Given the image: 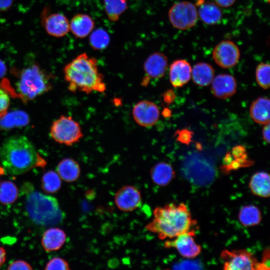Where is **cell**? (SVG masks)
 <instances>
[{
  "instance_id": "7",
  "label": "cell",
  "mask_w": 270,
  "mask_h": 270,
  "mask_svg": "<svg viewBox=\"0 0 270 270\" xmlns=\"http://www.w3.org/2000/svg\"><path fill=\"white\" fill-rule=\"evenodd\" d=\"M198 18L196 6L188 2H180L174 4L168 12V18L175 28L185 30L194 26Z\"/></svg>"
},
{
  "instance_id": "17",
  "label": "cell",
  "mask_w": 270,
  "mask_h": 270,
  "mask_svg": "<svg viewBox=\"0 0 270 270\" xmlns=\"http://www.w3.org/2000/svg\"><path fill=\"white\" fill-rule=\"evenodd\" d=\"M94 22L88 14H78L74 15L70 22V30L78 38H84L92 31Z\"/></svg>"
},
{
  "instance_id": "41",
  "label": "cell",
  "mask_w": 270,
  "mask_h": 270,
  "mask_svg": "<svg viewBox=\"0 0 270 270\" xmlns=\"http://www.w3.org/2000/svg\"><path fill=\"white\" fill-rule=\"evenodd\" d=\"M244 152L245 149L242 146H236L232 149V154L234 157L237 158L244 155Z\"/></svg>"
},
{
  "instance_id": "24",
  "label": "cell",
  "mask_w": 270,
  "mask_h": 270,
  "mask_svg": "<svg viewBox=\"0 0 270 270\" xmlns=\"http://www.w3.org/2000/svg\"><path fill=\"white\" fill-rule=\"evenodd\" d=\"M270 101L268 98L260 97L256 100L250 107V114L252 119L260 124L270 122Z\"/></svg>"
},
{
  "instance_id": "14",
  "label": "cell",
  "mask_w": 270,
  "mask_h": 270,
  "mask_svg": "<svg viewBox=\"0 0 270 270\" xmlns=\"http://www.w3.org/2000/svg\"><path fill=\"white\" fill-rule=\"evenodd\" d=\"M211 90L214 95L220 99L228 98L236 90V82L231 75L221 74L214 78L212 82Z\"/></svg>"
},
{
  "instance_id": "36",
  "label": "cell",
  "mask_w": 270,
  "mask_h": 270,
  "mask_svg": "<svg viewBox=\"0 0 270 270\" xmlns=\"http://www.w3.org/2000/svg\"><path fill=\"white\" fill-rule=\"evenodd\" d=\"M270 269V250H264L262 254L261 262H258L256 270H269Z\"/></svg>"
},
{
  "instance_id": "16",
  "label": "cell",
  "mask_w": 270,
  "mask_h": 270,
  "mask_svg": "<svg viewBox=\"0 0 270 270\" xmlns=\"http://www.w3.org/2000/svg\"><path fill=\"white\" fill-rule=\"evenodd\" d=\"M44 24L46 32L52 36L62 37L70 31L68 20L60 13L50 14L45 18Z\"/></svg>"
},
{
  "instance_id": "31",
  "label": "cell",
  "mask_w": 270,
  "mask_h": 270,
  "mask_svg": "<svg viewBox=\"0 0 270 270\" xmlns=\"http://www.w3.org/2000/svg\"><path fill=\"white\" fill-rule=\"evenodd\" d=\"M270 65L268 64L260 63L256 68V80L258 85L264 89L270 87Z\"/></svg>"
},
{
  "instance_id": "37",
  "label": "cell",
  "mask_w": 270,
  "mask_h": 270,
  "mask_svg": "<svg viewBox=\"0 0 270 270\" xmlns=\"http://www.w3.org/2000/svg\"><path fill=\"white\" fill-rule=\"evenodd\" d=\"M175 97L176 96L174 91L170 90L166 92L163 96L164 101L168 104L172 103Z\"/></svg>"
},
{
  "instance_id": "13",
  "label": "cell",
  "mask_w": 270,
  "mask_h": 270,
  "mask_svg": "<svg viewBox=\"0 0 270 270\" xmlns=\"http://www.w3.org/2000/svg\"><path fill=\"white\" fill-rule=\"evenodd\" d=\"M168 62L167 57L162 52H156L149 56L144 64L146 76L142 80V85L146 86L150 78H162L167 70Z\"/></svg>"
},
{
  "instance_id": "1",
  "label": "cell",
  "mask_w": 270,
  "mask_h": 270,
  "mask_svg": "<svg viewBox=\"0 0 270 270\" xmlns=\"http://www.w3.org/2000/svg\"><path fill=\"white\" fill-rule=\"evenodd\" d=\"M196 224L197 222L192 219L190 211L184 203L169 204L154 210V218L146 228L157 234L160 240H164L174 238L192 230V228Z\"/></svg>"
},
{
  "instance_id": "4",
  "label": "cell",
  "mask_w": 270,
  "mask_h": 270,
  "mask_svg": "<svg viewBox=\"0 0 270 270\" xmlns=\"http://www.w3.org/2000/svg\"><path fill=\"white\" fill-rule=\"evenodd\" d=\"M26 208L31 220L40 226L59 224L64 218L58 200L40 192L33 191L28 194Z\"/></svg>"
},
{
  "instance_id": "22",
  "label": "cell",
  "mask_w": 270,
  "mask_h": 270,
  "mask_svg": "<svg viewBox=\"0 0 270 270\" xmlns=\"http://www.w3.org/2000/svg\"><path fill=\"white\" fill-rule=\"evenodd\" d=\"M199 2L198 14L204 23L212 25L220 21L222 12L216 3L204 2L202 0Z\"/></svg>"
},
{
  "instance_id": "2",
  "label": "cell",
  "mask_w": 270,
  "mask_h": 270,
  "mask_svg": "<svg viewBox=\"0 0 270 270\" xmlns=\"http://www.w3.org/2000/svg\"><path fill=\"white\" fill-rule=\"evenodd\" d=\"M64 78L68 90L89 94L106 90L104 78L98 70L97 60L84 52L78 56L64 68Z\"/></svg>"
},
{
  "instance_id": "21",
  "label": "cell",
  "mask_w": 270,
  "mask_h": 270,
  "mask_svg": "<svg viewBox=\"0 0 270 270\" xmlns=\"http://www.w3.org/2000/svg\"><path fill=\"white\" fill-rule=\"evenodd\" d=\"M29 122L28 115L23 110H15L7 112L0 118V130H8L24 126Z\"/></svg>"
},
{
  "instance_id": "8",
  "label": "cell",
  "mask_w": 270,
  "mask_h": 270,
  "mask_svg": "<svg viewBox=\"0 0 270 270\" xmlns=\"http://www.w3.org/2000/svg\"><path fill=\"white\" fill-rule=\"evenodd\" d=\"M220 257L226 270H256L258 262L255 256L246 250H223Z\"/></svg>"
},
{
  "instance_id": "11",
  "label": "cell",
  "mask_w": 270,
  "mask_h": 270,
  "mask_svg": "<svg viewBox=\"0 0 270 270\" xmlns=\"http://www.w3.org/2000/svg\"><path fill=\"white\" fill-rule=\"evenodd\" d=\"M132 114L134 120L138 125L150 128L158 122L160 117V110L152 102L141 100L133 107Z\"/></svg>"
},
{
  "instance_id": "18",
  "label": "cell",
  "mask_w": 270,
  "mask_h": 270,
  "mask_svg": "<svg viewBox=\"0 0 270 270\" xmlns=\"http://www.w3.org/2000/svg\"><path fill=\"white\" fill-rule=\"evenodd\" d=\"M152 182L160 186H166L175 177V172L168 163L161 162L156 164L150 170Z\"/></svg>"
},
{
  "instance_id": "12",
  "label": "cell",
  "mask_w": 270,
  "mask_h": 270,
  "mask_svg": "<svg viewBox=\"0 0 270 270\" xmlns=\"http://www.w3.org/2000/svg\"><path fill=\"white\" fill-rule=\"evenodd\" d=\"M114 202L120 210L126 212H132L141 205V193L134 186H124L116 192Z\"/></svg>"
},
{
  "instance_id": "35",
  "label": "cell",
  "mask_w": 270,
  "mask_h": 270,
  "mask_svg": "<svg viewBox=\"0 0 270 270\" xmlns=\"http://www.w3.org/2000/svg\"><path fill=\"white\" fill-rule=\"evenodd\" d=\"M8 270H32V266L26 262L22 260H17L12 262L7 268Z\"/></svg>"
},
{
  "instance_id": "23",
  "label": "cell",
  "mask_w": 270,
  "mask_h": 270,
  "mask_svg": "<svg viewBox=\"0 0 270 270\" xmlns=\"http://www.w3.org/2000/svg\"><path fill=\"white\" fill-rule=\"evenodd\" d=\"M56 172L60 178L66 182H73L79 178L80 168L79 164L71 158H64L58 164Z\"/></svg>"
},
{
  "instance_id": "3",
  "label": "cell",
  "mask_w": 270,
  "mask_h": 270,
  "mask_svg": "<svg viewBox=\"0 0 270 270\" xmlns=\"http://www.w3.org/2000/svg\"><path fill=\"white\" fill-rule=\"evenodd\" d=\"M42 160L32 143L25 136L16 135L6 138L0 150V162L8 174H23Z\"/></svg>"
},
{
  "instance_id": "44",
  "label": "cell",
  "mask_w": 270,
  "mask_h": 270,
  "mask_svg": "<svg viewBox=\"0 0 270 270\" xmlns=\"http://www.w3.org/2000/svg\"><path fill=\"white\" fill-rule=\"evenodd\" d=\"M171 111L168 108H165L162 112V115L165 118H168L170 116Z\"/></svg>"
},
{
  "instance_id": "5",
  "label": "cell",
  "mask_w": 270,
  "mask_h": 270,
  "mask_svg": "<svg viewBox=\"0 0 270 270\" xmlns=\"http://www.w3.org/2000/svg\"><path fill=\"white\" fill-rule=\"evenodd\" d=\"M51 88L48 75L38 66L33 64L20 72L16 83V94L26 102L46 92Z\"/></svg>"
},
{
  "instance_id": "9",
  "label": "cell",
  "mask_w": 270,
  "mask_h": 270,
  "mask_svg": "<svg viewBox=\"0 0 270 270\" xmlns=\"http://www.w3.org/2000/svg\"><path fill=\"white\" fill-rule=\"evenodd\" d=\"M164 246L166 248H176L182 256L188 258L196 257L202 250L200 246L195 240L194 230L182 234L172 240L166 241Z\"/></svg>"
},
{
  "instance_id": "33",
  "label": "cell",
  "mask_w": 270,
  "mask_h": 270,
  "mask_svg": "<svg viewBox=\"0 0 270 270\" xmlns=\"http://www.w3.org/2000/svg\"><path fill=\"white\" fill-rule=\"evenodd\" d=\"M10 104V98L6 90L0 88V118L8 112Z\"/></svg>"
},
{
  "instance_id": "15",
  "label": "cell",
  "mask_w": 270,
  "mask_h": 270,
  "mask_svg": "<svg viewBox=\"0 0 270 270\" xmlns=\"http://www.w3.org/2000/svg\"><path fill=\"white\" fill-rule=\"evenodd\" d=\"M192 67L184 60L174 61L170 68V80L174 88L181 87L187 84L192 75Z\"/></svg>"
},
{
  "instance_id": "39",
  "label": "cell",
  "mask_w": 270,
  "mask_h": 270,
  "mask_svg": "<svg viewBox=\"0 0 270 270\" xmlns=\"http://www.w3.org/2000/svg\"><path fill=\"white\" fill-rule=\"evenodd\" d=\"M264 126L262 128V136L263 138L266 142L268 143L270 142V122L264 124Z\"/></svg>"
},
{
  "instance_id": "32",
  "label": "cell",
  "mask_w": 270,
  "mask_h": 270,
  "mask_svg": "<svg viewBox=\"0 0 270 270\" xmlns=\"http://www.w3.org/2000/svg\"><path fill=\"white\" fill-rule=\"evenodd\" d=\"M44 269L46 270H70V266L68 262L64 258L55 257L47 263Z\"/></svg>"
},
{
  "instance_id": "34",
  "label": "cell",
  "mask_w": 270,
  "mask_h": 270,
  "mask_svg": "<svg viewBox=\"0 0 270 270\" xmlns=\"http://www.w3.org/2000/svg\"><path fill=\"white\" fill-rule=\"evenodd\" d=\"M192 135L193 132L186 128L178 130L175 133L177 140L187 145L192 142Z\"/></svg>"
},
{
  "instance_id": "30",
  "label": "cell",
  "mask_w": 270,
  "mask_h": 270,
  "mask_svg": "<svg viewBox=\"0 0 270 270\" xmlns=\"http://www.w3.org/2000/svg\"><path fill=\"white\" fill-rule=\"evenodd\" d=\"M61 186V178L56 172L49 170L43 175L42 179V187L45 192H56L60 190Z\"/></svg>"
},
{
  "instance_id": "27",
  "label": "cell",
  "mask_w": 270,
  "mask_h": 270,
  "mask_svg": "<svg viewBox=\"0 0 270 270\" xmlns=\"http://www.w3.org/2000/svg\"><path fill=\"white\" fill-rule=\"evenodd\" d=\"M128 0H103L106 14L112 22L118 20L128 8Z\"/></svg>"
},
{
  "instance_id": "25",
  "label": "cell",
  "mask_w": 270,
  "mask_h": 270,
  "mask_svg": "<svg viewBox=\"0 0 270 270\" xmlns=\"http://www.w3.org/2000/svg\"><path fill=\"white\" fill-rule=\"evenodd\" d=\"M214 70L209 64L199 62L196 64L192 70V75L194 82L200 86L210 84L214 76Z\"/></svg>"
},
{
  "instance_id": "45",
  "label": "cell",
  "mask_w": 270,
  "mask_h": 270,
  "mask_svg": "<svg viewBox=\"0 0 270 270\" xmlns=\"http://www.w3.org/2000/svg\"><path fill=\"white\" fill-rule=\"evenodd\" d=\"M268 2H270V0H266Z\"/></svg>"
},
{
  "instance_id": "10",
  "label": "cell",
  "mask_w": 270,
  "mask_h": 270,
  "mask_svg": "<svg viewBox=\"0 0 270 270\" xmlns=\"http://www.w3.org/2000/svg\"><path fill=\"white\" fill-rule=\"evenodd\" d=\"M212 56L220 66L230 68L234 66L238 62L240 52L238 46L232 41L222 40L214 47Z\"/></svg>"
},
{
  "instance_id": "28",
  "label": "cell",
  "mask_w": 270,
  "mask_h": 270,
  "mask_svg": "<svg viewBox=\"0 0 270 270\" xmlns=\"http://www.w3.org/2000/svg\"><path fill=\"white\" fill-rule=\"evenodd\" d=\"M18 190L12 182L5 180L0 183V202L9 204L14 202L18 198Z\"/></svg>"
},
{
  "instance_id": "19",
  "label": "cell",
  "mask_w": 270,
  "mask_h": 270,
  "mask_svg": "<svg viewBox=\"0 0 270 270\" xmlns=\"http://www.w3.org/2000/svg\"><path fill=\"white\" fill-rule=\"evenodd\" d=\"M64 232L58 228H52L46 230L42 236V244L46 252L58 250L66 240Z\"/></svg>"
},
{
  "instance_id": "42",
  "label": "cell",
  "mask_w": 270,
  "mask_h": 270,
  "mask_svg": "<svg viewBox=\"0 0 270 270\" xmlns=\"http://www.w3.org/2000/svg\"><path fill=\"white\" fill-rule=\"evenodd\" d=\"M6 260V252L4 248L0 246V268L4 263Z\"/></svg>"
},
{
  "instance_id": "20",
  "label": "cell",
  "mask_w": 270,
  "mask_h": 270,
  "mask_svg": "<svg viewBox=\"0 0 270 270\" xmlns=\"http://www.w3.org/2000/svg\"><path fill=\"white\" fill-rule=\"evenodd\" d=\"M252 192L261 198H268L270 194V175L268 173L260 171L254 174L249 182Z\"/></svg>"
},
{
  "instance_id": "40",
  "label": "cell",
  "mask_w": 270,
  "mask_h": 270,
  "mask_svg": "<svg viewBox=\"0 0 270 270\" xmlns=\"http://www.w3.org/2000/svg\"><path fill=\"white\" fill-rule=\"evenodd\" d=\"M215 3L218 6L227 8L234 4L236 0H214Z\"/></svg>"
},
{
  "instance_id": "43",
  "label": "cell",
  "mask_w": 270,
  "mask_h": 270,
  "mask_svg": "<svg viewBox=\"0 0 270 270\" xmlns=\"http://www.w3.org/2000/svg\"><path fill=\"white\" fill-rule=\"evenodd\" d=\"M6 66L4 62L0 60V78L3 77L6 73Z\"/></svg>"
},
{
  "instance_id": "26",
  "label": "cell",
  "mask_w": 270,
  "mask_h": 270,
  "mask_svg": "<svg viewBox=\"0 0 270 270\" xmlns=\"http://www.w3.org/2000/svg\"><path fill=\"white\" fill-rule=\"evenodd\" d=\"M238 218L240 224L244 226H254L258 224L261 221V212L256 206H244L240 209Z\"/></svg>"
},
{
  "instance_id": "29",
  "label": "cell",
  "mask_w": 270,
  "mask_h": 270,
  "mask_svg": "<svg viewBox=\"0 0 270 270\" xmlns=\"http://www.w3.org/2000/svg\"><path fill=\"white\" fill-rule=\"evenodd\" d=\"M110 37L107 32L98 28L92 32L89 38L90 46L95 50H103L108 46Z\"/></svg>"
},
{
  "instance_id": "38",
  "label": "cell",
  "mask_w": 270,
  "mask_h": 270,
  "mask_svg": "<svg viewBox=\"0 0 270 270\" xmlns=\"http://www.w3.org/2000/svg\"><path fill=\"white\" fill-rule=\"evenodd\" d=\"M14 0H0V12L8 10L12 5Z\"/></svg>"
},
{
  "instance_id": "6",
  "label": "cell",
  "mask_w": 270,
  "mask_h": 270,
  "mask_svg": "<svg viewBox=\"0 0 270 270\" xmlns=\"http://www.w3.org/2000/svg\"><path fill=\"white\" fill-rule=\"evenodd\" d=\"M50 135L56 142L70 146L80 141L83 133L78 122L70 116L62 115L52 122Z\"/></svg>"
}]
</instances>
